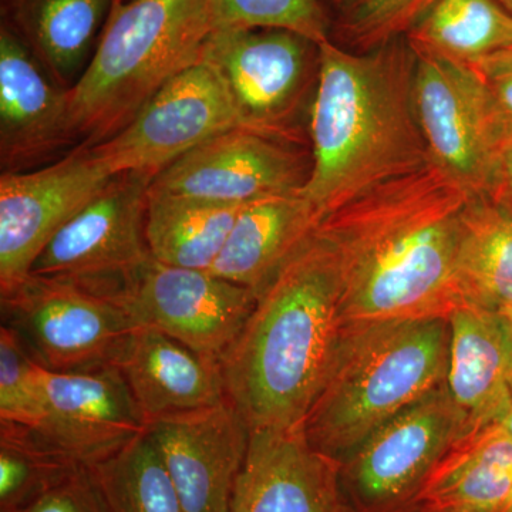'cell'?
<instances>
[{"mask_svg": "<svg viewBox=\"0 0 512 512\" xmlns=\"http://www.w3.org/2000/svg\"><path fill=\"white\" fill-rule=\"evenodd\" d=\"M437 0H357L345 23L356 46L373 50L409 32Z\"/></svg>", "mask_w": 512, "mask_h": 512, "instance_id": "31", "label": "cell"}, {"mask_svg": "<svg viewBox=\"0 0 512 512\" xmlns=\"http://www.w3.org/2000/svg\"><path fill=\"white\" fill-rule=\"evenodd\" d=\"M114 0H2V22L63 89L86 72Z\"/></svg>", "mask_w": 512, "mask_h": 512, "instance_id": "22", "label": "cell"}, {"mask_svg": "<svg viewBox=\"0 0 512 512\" xmlns=\"http://www.w3.org/2000/svg\"><path fill=\"white\" fill-rule=\"evenodd\" d=\"M494 512H512V490L510 495L505 498L504 503L501 504Z\"/></svg>", "mask_w": 512, "mask_h": 512, "instance_id": "37", "label": "cell"}, {"mask_svg": "<svg viewBox=\"0 0 512 512\" xmlns=\"http://www.w3.org/2000/svg\"><path fill=\"white\" fill-rule=\"evenodd\" d=\"M87 470L109 512H185L148 431Z\"/></svg>", "mask_w": 512, "mask_h": 512, "instance_id": "27", "label": "cell"}, {"mask_svg": "<svg viewBox=\"0 0 512 512\" xmlns=\"http://www.w3.org/2000/svg\"><path fill=\"white\" fill-rule=\"evenodd\" d=\"M45 412L37 439L66 463L89 468L146 433L126 380L114 365L53 372L42 367Z\"/></svg>", "mask_w": 512, "mask_h": 512, "instance_id": "15", "label": "cell"}, {"mask_svg": "<svg viewBox=\"0 0 512 512\" xmlns=\"http://www.w3.org/2000/svg\"><path fill=\"white\" fill-rule=\"evenodd\" d=\"M231 512H348L340 461L312 447L302 426L251 431Z\"/></svg>", "mask_w": 512, "mask_h": 512, "instance_id": "18", "label": "cell"}, {"mask_svg": "<svg viewBox=\"0 0 512 512\" xmlns=\"http://www.w3.org/2000/svg\"><path fill=\"white\" fill-rule=\"evenodd\" d=\"M463 436V421L443 383L340 461L343 490L360 512H402L416 504L431 470Z\"/></svg>", "mask_w": 512, "mask_h": 512, "instance_id": "10", "label": "cell"}, {"mask_svg": "<svg viewBox=\"0 0 512 512\" xmlns=\"http://www.w3.org/2000/svg\"><path fill=\"white\" fill-rule=\"evenodd\" d=\"M214 32L229 29H281L311 40H329L319 0H211ZM212 32V33H214Z\"/></svg>", "mask_w": 512, "mask_h": 512, "instance_id": "29", "label": "cell"}, {"mask_svg": "<svg viewBox=\"0 0 512 512\" xmlns=\"http://www.w3.org/2000/svg\"><path fill=\"white\" fill-rule=\"evenodd\" d=\"M501 320H503L505 332H507L508 340H510L512 348V306L511 308L504 309L503 312L498 313Z\"/></svg>", "mask_w": 512, "mask_h": 512, "instance_id": "36", "label": "cell"}, {"mask_svg": "<svg viewBox=\"0 0 512 512\" xmlns=\"http://www.w3.org/2000/svg\"><path fill=\"white\" fill-rule=\"evenodd\" d=\"M0 305L2 325L53 372L113 365L138 328L116 296L45 276L29 274L2 289Z\"/></svg>", "mask_w": 512, "mask_h": 512, "instance_id": "7", "label": "cell"}, {"mask_svg": "<svg viewBox=\"0 0 512 512\" xmlns=\"http://www.w3.org/2000/svg\"><path fill=\"white\" fill-rule=\"evenodd\" d=\"M73 468L32 430L0 421V512L23 510Z\"/></svg>", "mask_w": 512, "mask_h": 512, "instance_id": "28", "label": "cell"}, {"mask_svg": "<svg viewBox=\"0 0 512 512\" xmlns=\"http://www.w3.org/2000/svg\"><path fill=\"white\" fill-rule=\"evenodd\" d=\"M470 64L490 90L512 134V47Z\"/></svg>", "mask_w": 512, "mask_h": 512, "instance_id": "33", "label": "cell"}, {"mask_svg": "<svg viewBox=\"0 0 512 512\" xmlns=\"http://www.w3.org/2000/svg\"><path fill=\"white\" fill-rule=\"evenodd\" d=\"M457 285L464 305L512 306V210L494 195L468 198L461 217Z\"/></svg>", "mask_w": 512, "mask_h": 512, "instance_id": "24", "label": "cell"}, {"mask_svg": "<svg viewBox=\"0 0 512 512\" xmlns=\"http://www.w3.org/2000/svg\"><path fill=\"white\" fill-rule=\"evenodd\" d=\"M407 37L410 45L473 63L512 47V15L497 0H437Z\"/></svg>", "mask_w": 512, "mask_h": 512, "instance_id": "26", "label": "cell"}, {"mask_svg": "<svg viewBox=\"0 0 512 512\" xmlns=\"http://www.w3.org/2000/svg\"><path fill=\"white\" fill-rule=\"evenodd\" d=\"M512 490V440L495 426L461 437L424 481L421 512H494Z\"/></svg>", "mask_w": 512, "mask_h": 512, "instance_id": "23", "label": "cell"}, {"mask_svg": "<svg viewBox=\"0 0 512 512\" xmlns=\"http://www.w3.org/2000/svg\"><path fill=\"white\" fill-rule=\"evenodd\" d=\"M211 0H114L96 52L69 90L77 147L116 136L174 76L201 62Z\"/></svg>", "mask_w": 512, "mask_h": 512, "instance_id": "5", "label": "cell"}, {"mask_svg": "<svg viewBox=\"0 0 512 512\" xmlns=\"http://www.w3.org/2000/svg\"><path fill=\"white\" fill-rule=\"evenodd\" d=\"M448 319L343 326L332 365L302 429L342 461L384 423L444 383Z\"/></svg>", "mask_w": 512, "mask_h": 512, "instance_id": "4", "label": "cell"}, {"mask_svg": "<svg viewBox=\"0 0 512 512\" xmlns=\"http://www.w3.org/2000/svg\"><path fill=\"white\" fill-rule=\"evenodd\" d=\"M497 2L512 15V0H497Z\"/></svg>", "mask_w": 512, "mask_h": 512, "instance_id": "38", "label": "cell"}, {"mask_svg": "<svg viewBox=\"0 0 512 512\" xmlns=\"http://www.w3.org/2000/svg\"><path fill=\"white\" fill-rule=\"evenodd\" d=\"M148 424L225 399L220 360L201 355L160 330L138 326L113 363Z\"/></svg>", "mask_w": 512, "mask_h": 512, "instance_id": "19", "label": "cell"}, {"mask_svg": "<svg viewBox=\"0 0 512 512\" xmlns=\"http://www.w3.org/2000/svg\"><path fill=\"white\" fill-rule=\"evenodd\" d=\"M409 46L414 113L431 163L470 197L495 195L512 134L490 90L470 63Z\"/></svg>", "mask_w": 512, "mask_h": 512, "instance_id": "6", "label": "cell"}, {"mask_svg": "<svg viewBox=\"0 0 512 512\" xmlns=\"http://www.w3.org/2000/svg\"><path fill=\"white\" fill-rule=\"evenodd\" d=\"M69 90L0 22V167L22 173L56 163L77 148Z\"/></svg>", "mask_w": 512, "mask_h": 512, "instance_id": "16", "label": "cell"}, {"mask_svg": "<svg viewBox=\"0 0 512 512\" xmlns=\"http://www.w3.org/2000/svg\"><path fill=\"white\" fill-rule=\"evenodd\" d=\"M312 158L292 141L245 128L210 138L175 161L150 191L227 205H245L276 195L301 194Z\"/></svg>", "mask_w": 512, "mask_h": 512, "instance_id": "14", "label": "cell"}, {"mask_svg": "<svg viewBox=\"0 0 512 512\" xmlns=\"http://www.w3.org/2000/svg\"><path fill=\"white\" fill-rule=\"evenodd\" d=\"M511 382L512 348L500 315L461 305L448 316L444 386L463 421L464 436L501 419Z\"/></svg>", "mask_w": 512, "mask_h": 512, "instance_id": "20", "label": "cell"}, {"mask_svg": "<svg viewBox=\"0 0 512 512\" xmlns=\"http://www.w3.org/2000/svg\"><path fill=\"white\" fill-rule=\"evenodd\" d=\"M45 412L42 366L19 336L0 328V421L35 429Z\"/></svg>", "mask_w": 512, "mask_h": 512, "instance_id": "30", "label": "cell"}, {"mask_svg": "<svg viewBox=\"0 0 512 512\" xmlns=\"http://www.w3.org/2000/svg\"><path fill=\"white\" fill-rule=\"evenodd\" d=\"M309 114L312 170L302 194L320 217L429 163L413 104L414 55L392 42L365 55L330 40Z\"/></svg>", "mask_w": 512, "mask_h": 512, "instance_id": "2", "label": "cell"}, {"mask_svg": "<svg viewBox=\"0 0 512 512\" xmlns=\"http://www.w3.org/2000/svg\"><path fill=\"white\" fill-rule=\"evenodd\" d=\"M114 296L138 326L160 330L217 360L237 340L258 299L252 289L210 271L154 258Z\"/></svg>", "mask_w": 512, "mask_h": 512, "instance_id": "12", "label": "cell"}, {"mask_svg": "<svg viewBox=\"0 0 512 512\" xmlns=\"http://www.w3.org/2000/svg\"><path fill=\"white\" fill-rule=\"evenodd\" d=\"M493 426L497 427L501 433L504 434L505 437L512 440V382H511V393H510V402H508L507 409L501 419L497 421V423L493 424Z\"/></svg>", "mask_w": 512, "mask_h": 512, "instance_id": "35", "label": "cell"}, {"mask_svg": "<svg viewBox=\"0 0 512 512\" xmlns=\"http://www.w3.org/2000/svg\"><path fill=\"white\" fill-rule=\"evenodd\" d=\"M238 127L220 76L200 62L165 83L123 130L92 150L113 175L154 180L195 147Z\"/></svg>", "mask_w": 512, "mask_h": 512, "instance_id": "11", "label": "cell"}, {"mask_svg": "<svg viewBox=\"0 0 512 512\" xmlns=\"http://www.w3.org/2000/svg\"><path fill=\"white\" fill-rule=\"evenodd\" d=\"M19 512H109L89 470L76 467Z\"/></svg>", "mask_w": 512, "mask_h": 512, "instance_id": "32", "label": "cell"}, {"mask_svg": "<svg viewBox=\"0 0 512 512\" xmlns=\"http://www.w3.org/2000/svg\"><path fill=\"white\" fill-rule=\"evenodd\" d=\"M338 259L319 227L259 293L221 357L225 396L249 431L302 426L342 335Z\"/></svg>", "mask_w": 512, "mask_h": 512, "instance_id": "3", "label": "cell"}, {"mask_svg": "<svg viewBox=\"0 0 512 512\" xmlns=\"http://www.w3.org/2000/svg\"><path fill=\"white\" fill-rule=\"evenodd\" d=\"M151 178L114 175L104 190L50 239L30 275L116 295L153 259L146 235Z\"/></svg>", "mask_w": 512, "mask_h": 512, "instance_id": "9", "label": "cell"}, {"mask_svg": "<svg viewBox=\"0 0 512 512\" xmlns=\"http://www.w3.org/2000/svg\"><path fill=\"white\" fill-rule=\"evenodd\" d=\"M113 177L86 147L37 170L0 175V291L30 274L50 239Z\"/></svg>", "mask_w": 512, "mask_h": 512, "instance_id": "13", "label": "cell"}, {"mask_svg": "<svg viewBox=\"0 0 512 512\" xmlns=\"http://www.w3.org/2000/svg\"><path fill=\"white\" fill-rule=\"evenodd\" d=\"M147 431L185 512H231L251 431L227 397L214 406L161 417Z\"/></svg>", "mask_w": 512, "mask_h": 512, "instance_id": "17", "label": "cell"}, {"mask_svg": "<svg viewBox=\"0 0 512 512\" xmlns=\"http://www.w3.org/2000/svg\"><path fill=\"white\" fill-rule=\"evenodd\" d=\"M335 2L346 3V2H349V0H335ZM356 2H357V0H355V3Z\"/></svg>", "mask_w": 512, "mask_h": 512, "instance_id": "39", "label": "cell"}, {"mask_svg": "<svg viewBox=\"0 0 512 512\" xmlns=\"http://www.w3.org/2000/svg\"><path fill=\"white\" fill-rule=\"evenodd\" d=\"M201 62L220 76L239 127L299 144L295 120L318 79V45L288 30H218Z\"/></svg>", "mask_w": 512, "mask_h": 512, "instance_id": "8", "label": "cell"}, {"mask_svg": "<svg viewBox=\"0 0 512 512\" xmlns=\"http://www.w3.org/2000/svg\"><path fill=\"white\" fill-rule=\"evenodd\" d=\"M495 198L504 202L512 210V138L507 144L501 160L500 181H498Z\"/></svg>", "mask_w": 512, "mask_h": 512, "instance_id": "34", "label": "cell"}, {"mask_svg": "<svg viewBox=\"0 0 512 512\" xmlns=\"http://www.w3.org/2000/svg\"><path fill=\"white\" fill-rule=\"evenodd\" d=\"M467 194L429 161L330 212L343 326L446 318L464 305L457 251Z\"/></svg>", "mask_w": 512, "mask_h": 512, "instance_id": "1", "label": "cell"}, {"mask_svg": "<svg viewBox=\"0 0 512 512\" xmlns=\"http://www.w3.org/2000/svg\"><path fill=\"white\" fill-rule=\"evenodd\" d=\"M242 207L148 188L146 235L151 255L161 264L208 271Z\"/></svg>", "mask_w": 512, "mask_h": 512, "instance_id": "25", "label": "cell"}, {"mask_svg": "<svg viewBox=\"0 0 512 512\" xmlns=\"http://www.w3.org/2000/svg\"><path fill=\"white\" fill-rule=\"evenodd\" d=\"M322 220L302 192L249 202L239 211L208 271L259 295L312 238Z\"/></svg>", "mask_w": 512, "mask_h": 512, "instance_id": "21", "label": "cell"}]
</instances>
